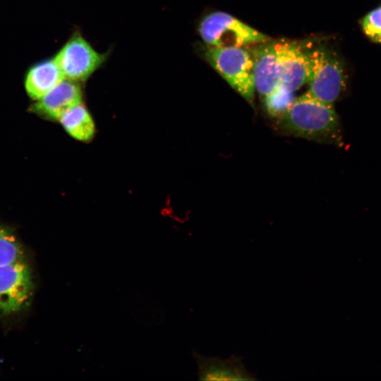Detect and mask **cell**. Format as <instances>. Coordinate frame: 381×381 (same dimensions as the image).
<instances>
[{"label":"cell","mask_w":381,"mask_h":381,"mask_svg":"<svg viewBox=\"0 0 381 381\" xmlns=\"http://www.w3.org/2000/svg\"><path fill=\"white\" fill-rule=\"evenodd\" d=\"M277 128L284 134L323 144H344L339 116L333 104L308 92L295 98L278 116Z\"/></svg>","instance_id":"cell-1"},{"label":"cell","mask_w":381,"mask_h":381,"mask_svg":"<svg viewBox=\"0 0 381 381\" xmlns=\"http://www.w3.org/2000/svg\"><path fill=\"white\" fill-rule=\"evenodd\" d=\"M308 93L314 98L333 104L343 93L346 78L337 56L325 48L306 51Z\"/></svg>","instance_id":"cell-2"},{"label":"cell","mask_w":381,"mask_h":381,"mask_svg":"<svg viewBox=\"0 0 381 381\" xmlns=\"http://www.w3.org/2000/svg\"><path fill=\"white\" fill-rule=\"evenodd\" d=\"M205 56L231 87L252 104L255 88L253 59L250 54L243 47L209 46Z\"/></svg>","instance_id":"cell-3"},{"label":"cell","mask_w":381,"mask_h":381,"mask_svg":"<svg viewBox=\"0 0 381 381\" xmlns=\"http://www.w3.org/2000/svg\"><path fill=\"white\" fill-rule=\"evenodd\" d=\"M198 32L210 47H243L265 42L270 38L234 16L224 12H214L199 23Z\"/></svg>","instance_id":"cell-4"},{"label":"cell","mask_w":381,"mask_h":381,"mask_svg":"<svg viewBox=\"0 0 381 381\" xmlns=\"http://www.w3.org/2000/svg\"><path fill=\"white\" fill-rule=\"evenodd\" d=\"M34 288L32 272L25 260L0 266V312L10 315L27 308Z\"/></svg>","instance_id":"cell-5"},{"label":"cell","mask_w":381,"mask_h":381,"mask_svg":"<svg viewBox=\"0 0 381 381\" xmlns=\"http://www.w3.org/2000/svg\"><path fill=\"white\" fill-rule=\"evenodd\" d=\"M54 59L64 78L79 82L88 78L102 64L105 57L77 34L70 38Z\"/></svg>","instance_id":"cell-6"},{"label":"cell","mask_w":381,"mask_h":381,"mask_svg":"<svg viewBox=\"0 0 381 381\" xmlns=\"http://www.w3.org/2000/svg\"><path fill=\"white\" fill-rule=\"evenodd\" d=\"M278 59V86L286 92L294 93L307 80L306 51L289 42H275Z\"/></svg>","instance_id":"cell-7"},{"label":"cell","mask_w":381,"mask_h":381,"mask_svg":"<svg viewBox=\"0 0 381 381\" xmlns=\"http://www.w3.org/2000/svg\"><path fill=\"white\" fill-rule=\"evenodd\" d=\"M193 356L198 365L199 380L204 381H253L255 375L249 372L243 358L233 355L229 358L207 357L195 351Z\"/></svg>","instance_id":"cell-8"},{"label":"cell","mask_w":381,"mask_h":381,"mask_svg":"<svg viewBox=\"0 0 381 381\" xmlns=\"http://www.w3.org/2000/svg\"><path fill=\"white\" fill-rule=\"evenodd\" d=\"M78 82L63 79L32 105L33 111L52 119H59L70 108L81 102Z\"/></svg>","instance_id":"cell-9"},{"label":"cell","mask_w":381,"mask_h":381,"mask_svg":"<svg viewBox=\"0 0 381 381\" xmlns=\"http://www.w3.org/2000/svg\"><path fill=\"white\" fill-rule=\"evenodd\" d=\"M253 59L255 88L265 97L279 83L278 59L275 43H271L258 50Z\"/></svg>","instance_id":"cell-10"},{"label":"cell","mask_w":381,"mask_h":381,"mask_svg":"<svg viewBox=\"0 0 381 381\" xmlns=\"http://www.w3.org/2000/svg\"><path fill=\"white\" fill-rule=\"evenodd\" d=\"M64 79L55 59L41 61L28 71L25 87L28 95L37 100Z\"/></svg>","instance_id":"cell-11"},{"label":"cell","mask_w":381,"mask_h":381,"mask_svg":"<svg viewBox=\"0 0 381 381\" xmlns=\"http://www.w3.org/2000/svg\"><path fill=\"white\" fill-rule=\"evenodd\" d=\"M59 121L68 133L78 140L87 142L94 136V121L81 102L66 111Z\"/></svg>","instance_id":"cell-12"},{"label":"cell","mask_w":381,"mask_h":381,"mask_svg":"<svg viewBox=\"0 0 381 381\" xmlns=\"http://www.w3.org/2000/svg\"><path fill=\"white\" fill-rule=\"evenodd\" d=\"M25 260L23 248L15 234L0 225V266Z\"/></svg>","instance_id":"cell-13"},{"label":"cell","mask_w":381,"mask_h":381,"mask_svg":"<svg viewBox=\"0 0 381 381\" xmlns=\"http://www.w3.org/2000/svg\"><path fill=\"white\" fill-rule=\"evenodd\" d=\"M295 99L294 93L277 86L270 93L265 97L267 111L272 116H279Z\"/></svg>","instance_id":"cell-14"},{"label":"cell","mask_w":381,"mask_h":381,"mask_svg":"<svg viewBox=\"0 0 381 381\" xmlns=\"http://www.w3.org/2000/svg\"><path fill=\"white\" fill-rule=\"evenodd\" d=\"M361 25L363 32L371 40L381 43V6L367 14Z\"/></svg>","instance_id":"cell-15"}]
</instances>
